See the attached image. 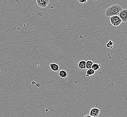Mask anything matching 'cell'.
Masks as SVG:
<instances>
[{
    "mask_svg": "<svg viewBox=\"0 0 127 117\" xmlns=\"http://www.w3.org/2000/svg\"><path fill=\"white\" fill-rule=\"evenodd\" d=\"M84 117H90V116L89 115H85Z\"/></svg>",
    "mask_w": 127,
    "mask_h": 117,
    "instance_id": "cell-14",
    "label": "cell"
},
{
    "mask_svg": "<svg viewBox=\"0 0 127 117\" xmlns=\"http://www.w3.org/2000/svg\"><path fill=\"white\" fill-rule=\"evenodd\" d=\"M78 66L81 69H86V61L84 60H80L78 62Z\"/></svg>",
    "mask_w": 127,
    "mask_h": 117,
    "instance_id": "cell-8",
    "label": "cell"
},
{
    "mask_svg": "<svg viewBox=\"0 0 127 117\" xmlns=\"http://www.w3.org/2000/svg\"><path fill=\"white\" fill-rule=\"evenodd\" d=\"M100 113V110L99 108L95 107L92 108L89 112V115L90 117H98Z\"/></svg>",
    "mask_w": 127,
    "mask_h": 117,
    "instance_id": "cell-4",
    "label": "cell"
},
{
    "mask_svg": "<svg viewBox=\"0 0 127 117\" xmlns=\"http://www.w3.org/2000/svg\"><path fill=\"white\" fill-rule=\"evenodd\" d=\"M94 63L92 60H87L86 61V69H92V66Z\"/></svg>",
    "mask_w": 127,
    "mask_h": 117,
    "instance_id": "cell-11",
    "label": "cell"
},
{
    "mask_svg": "<svg viewBox=\"0 0 127 117\" xmlns=\"http://www.w3.org/2000/svg\"><path fill=\"white\" fill-rule=\"evenodd\" d=\"M123 9L121 5L118 4H113L107 8L105 11V15L111 17L114 15H118L120 11Z\"/></svg>",
    "mask_w": 127,
    "mask_h": 117,
    "instance_id": "cell-1",
    "label": "cell"
},
{
    "mask_svg": "<svg viewBox=\"0 0 127 117\" xmlns=\"http://www.w3.org/2000/svg\"><path fill=\"white\" fill-rule=\"evenodd\" d=\"M118 16L121 19L123 23L127 22V9H123L122 10L120 11Z\"/></svg>",
    "mask_w": 127,
    "mask_h": 117,
    "instance_id": "cell-3",
    "label": "cell"
},
{
    "mask_svg": "<svg viewBox=\"0 0 127 117\" xmlns=\"http://www.w3.org/2000/svg\"><path fill=\"white\" fill-rule=\"evenodd\" d=\"M36 1L39 7L42 8H45L48 5L49 0H36Z\"/></svg>",
    "mask_w": 127,
    "mask_h": 117,
    "instance_id": "cell-5",
    "label": "cell"
},
{
    "mask_svg": "<svg viewBox=\"0 0 127 117\" xmlns=\"http://www.w3.org/2000/svg\"><path fill=\"white\" fill-rule=\"evenodd\" d=\"M59 76L63 78H66L68 76V74L64 69H61L59 70Z\"/></svg>",
    "mask_w": 127,
    "mask_h": 117,
    "instance_id": "cell-7",
    "label": "cell"
},
{
    "mask_svg": "<svg viewBox=\"0 0 127 117\" xmlns=\"http://www.w3.org/2000/svg\"><path fill=\"white\" fill-rule=\"evenodd\" d=\"M50 68L53 72L59 71V66L57 63H51L49 64Z\"/></svg>",
    "mask_w": 127,
    "mask_h": 117,
    "instance_id": "cell-6",
    "label": "cell"
},
{
    "mask_svg": "<svg viewBox=\"0 0 127 117\" xmlns=\"http://www.w3.org/2000/svg\"><path fill=\"white\" fill-rule=\"evenodd\" d=\"M95 73V71L93 69H88L86 72V77L87 78H89L90 77L93 76Z\"/></svg>",
    "mask_w": 127,
    "mask_h": 117,
    "instance_id": "cell-9",
    "label": "cell"
},
{
    "mask_svg": "<svg viewBox=\"0 0 127 117\" xmlns=\"http://www.w3.org/2000/svg\"><path fill=\"white\" fill-rule=\"evenodd\" d=\"M106 46L108 48L112 49L114 47V42L111 40H109L106 44Z\"/></svg>",
    "mask_w": 127,
    "mask_h": 117,
    "instance_id": "cell-12",
    "label": "cell"
},
{
    "mask_svg": "<svg viewBox=\"0 0 127 117\" xmlns=\"http://www.w3.org/2000/svg\"><path fill=\"white\" fill-rule=\"evenodd\" d=\"M79 2L83 3V4H85L87 2V0H78Z\"/></svg>",
    "mask_w": 127,
    "mask_h": 117,
    "instance_id": "cell-13",
    "label": "cell"
},
{
    "mask_svg": "<svg viewBox=\"0 0 127 117\" xmlns=\"http://www.w3.org/2000/svg\"></svg>",
    "mask_w": 127,
    "mask_h": 117,
    "instance_id": "cell-15",
    "label": "cell"
},
{
    "mask_svg": "<svg viewBox=\"0 0 127 117\" xmlns=\"http://www.w3.org/2000/svg\"><path fill=\"white\" fill-rule=\"evenodd\" d=\"M101 66L100 64L98 63H94L92 66V69H94L95 71H99L100 69V68Z\"/></svg>",
    "mask_w": 127,
    "mask_h": 117,
    "instance_id": "cell-10",
    "label": "cell"
},
{
    "mask_svg": "<svg viewBox=\"0 0 127 117\" xmlns=\"http://www.w3.org/2000/svg\"><path fill=\"white\" fill-rule=\"evenodd\" d=\"M110 24L114 27H118L122 23V21L118 15H114L110 17Z\"/></svg>",
    "mask_w": 127,
    "mask_h": 117,
    "instance_id": "cell-2",
    "label": "cell"
}]
</instances>
